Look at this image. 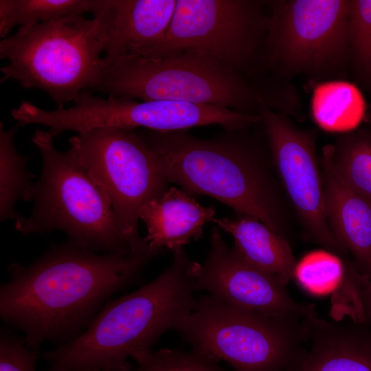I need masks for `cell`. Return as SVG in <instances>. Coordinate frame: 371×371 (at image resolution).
<instances>
[{
    "label": "cell",
    "instance_id": "obj_1",
    "mask_svg": "<svg viewBox=\"0 0 371 371\" xmlns=\"http://www.w3.org/2000/svg\"><path fill=\"white\" fill-rule=\"evenodd\" d=\"M155 256L97 253L68 239L53 244L28 265L8 266L0 317L32 349L40 350L46 341L64 344L80 335L109 297L135 282Z\"/></svg>",
    "mask_w": 371,
    "mask_h": 371
},
{
    "label": "cell",
    "instance_id": "obj_2",
    "mask_svg": "<svg viewBox=\"0 0 371 371\" xmlns=\"http://www.w3.org/2000/svg\"><path fill=\"white\" fill-rule=\"evenodd\" d=\"M245 130L207 139L188 130L138 133L156 153L169 183L192 196L212 197L288 240L287 210L270 153Z\"/></svg>",
    "mask_w": 371,
    "mask_h": 371
},
{
    "label": "cell",
    "instance_id": "obj_3",
    "mask_svg": "<svg viewBox=\"0 0 371 371\" xmlns=\"http://www.w3.org/2000/svg\"><path fill=\"white\" fill-rule=\"evenodd\" d=\"M171 265L138 289L108 300L76 339L44 352L45 371H131L128 359L153 350L194 309L192 266L183 247Z\"/></svg>",
    "mask_w": 371,
    "mask_h": 371
},
{
    "label": "cell",
    "instance_id": "obj_4",
    "mask_svg": "<svg viewBox=\"0 0 371 371\" xmlns=\"http://www.w3.org/2000/svg\"><path fill=\"white\" fill-rule=\"evenodd\" d=\"M54 139L38 128L32 138L43 165L30 194L32 212L14 221L15 229L24 236L61 231L68 240L97 253L140 255L74 150H58Z\"/></svg>",
    "mask_w": 371,
    "mask_h": 371
},
{
    "label": "cell",
    "instance_id": "obj_5",
    "mask_svg": "<svg viewBox=\"0 0 371 371\" xmlns=\"http://www.w3.org/2000/svg\"><path fill=\"white\" fill-rule=\"evenodd\" d=\"M106 35L100 16L64 19L19 27L0 41L1 82L17 81L25 89L49 95L57 109L89 91L104 68Z\"/></svg>",
    "mask_w": 371,
    "mask_h": 371
},
{
    "label": "cell",
    "instance_id": "obj_6",
    "mask_svg": "<svg viewBox=\"0 0 371 371\" xmlns=\"http://www.w3.org/2000/svg\"><path fill=\"white\" fill-rule=\"evenodd\" d=\"M88 91L142 101L216 105L249 114H258L264 101L238 71L199 50L153 58L122 56L104 67Z\"/></svg>",
    "mask_w": 371,
    "mask_h": 371
},
{
    "label": "cell",
    "instance_id": "obj_7",
    "mask_svg": "<svg viewBox=\"0 0 371 371\" xmlns=\"http://www.w3.org/2000/svg\"><path fill=\"white\" fill-rule=\"evenodd\" d=\"M177 331L192 349L234 371H287L307 352V319L269 317L209 294L196 300Z\"/></svg>",
    "mask_w": 371,
    "mask_h": 371
},
{
    "label": "cell",
    "instance_id": "obj_8",
    "mask_svg": "<svg viewBox=\"0 0 371 371\" xmlns=\"http://www.w3.org/2000/svg\"><path fill=\"white\" fill-rule=\"evenodd\" d=\"M69 143L111 204L135 251L152 252L138 223L143 206L168 188L156 153L138 132L116 127L79 132Z\"/></svg>",
    "mask_w": 371,
    "mask_h": 371
},
{
    "label": "cell",
    "instance_id": "obj_9",
    "mask_svg": "<svg viewBox=\"0 0 371 371\" xmlns=\"http://www.w3.org/2000/svg\"><path fill=\"white\" fill-rule=\"evenodd\" d=\"M350 0L272 3L265 38L269 63L289 76H341L348 58Z\"/></svg>",
    "mask_w": 371,
    "mask_h": 371
},
{
    "label": "cell",
    "instance_id": "obj_10",
    "mask_svg": "<svg viewBox=\"0 0 371 371\" xmlns=\"http://www.w3.org/2000/svg\"><path fill=\"white\" fill-rule=\"evenodd\" d=\"M252 0H177L169 28L157 45L137 56L199 50L239 72L265 41L268 16Z\"/></svg>",
    "mask_w": 371,
    "mask_h": 371
},
{
    "label": "cell",
    "instance_id": "obj_11",
    "mask_svg": "<svg viewBox=\"0 0 371 371\" xmlns=\"http://www.w3.org/2000/svg\"><path fill=\"white\" fill-rule=\"evenodd\" d=\"M60 121L65 131L77 133L99 127L129 131L141 127L172 132L210 124L233 131L259 124L261 118L258 114L243 113L221 106L172 100L137 102L113 96L104 98L84 91L74 106L62 111Z\"/></svg>",
    "mask_w": 371,
    "mask_h": 371
},
{
    "label": "cell",
    "instance_id": "obj_12",
    "mask_svg": "<svg viewBox=\"0 0 371 371\" xmlns=\"http://www.w3.org/2000/svg\"><path fill=\"white\" fill-rule=\"evenodd\" d=\"M261 118L272 164L306 236L341 256L347 251L328 224L324 205V182L311 133L295 126L282 113L262 102Z\"/></svg>",
    "mask_w": 371,
    "mask_h": 371
},
{
    "label": "cell",
    "instance_id": "obj_13",
    "mask_svg": "<svg viewBox=\"0 0 371 371\" xmlns=\"http://www.w3.org/2000/svg\"><path fill=\"white\" fill-rule=\"evenodd\" d=\"M192 276L194 291H205L238 308L278 318L317 316L313 304L293 300L276 277L249 262L234 246L228 247L216 227L211 232L206 260L193 262Z\"/></svg>",
    "mask_w": 371,
    "mask_h": 371
},
{
    "label": "cell",
    "instance_id": "obj_14",
    "mask_svg": "<svg viewBox=\"0 0 371 371\" xmlns=\"http://www.w3.org/2000/svg\"><path fill=\"white\" fill-rule=\"evenodd\" d=\"M177 0H105L98 14L106 43L104 66L159 44L171 23Z\"/></svg>",
    "mask_w": 371,
    "mask_h": 371
},
{
    "label": "cell",
    "instance_id": "obj_15",
    "mask_svg": "<svg viewBox=\"0 0 371 371\" xmlns=\"http://www.w3.org/2000/svg\"><path fill=\"white\" fill-rule=\"evenodd\" d=\"M319 165L330 227L338 242L351 253L358 269L371 280V201L341 178L329 145L323 148Z\"/></svg>",
    "mask_w": 371,
    "mask_h": 371
},
{
    "label": "cell",
    "instance_id": "obj_16",
    "mask_svg": "<svg viewBox=\"0 0 371 371\" xmlns=\"http://www.w3.org/2000/svg\"><path fill=\"white\" fill-rule=\"evenodd\" d=\"M305 357L287 371H371V326L352 321L328 322L317 316L307 319Z\"/></svg>",
    "mask_w": 371,
    "mask_h": 371
},
{
    "label": "cell",
    "instance_id": "obj_17",
    "mask_svg": "<svg viewBox=\"0 0 371 371\" xmlns=\"http://www.w3.org/2000/svg\"><path fill=\"white\" fill-rule=\"evenodd\" d=\"M215 214L213 205L203 206L185 190L171 187L144 205L139 217L146 228L144 238L148 249L159 255L199 239L204 225L214 221Z\"/></svg>",
    "mask_w": 371,
    "mask_h": 371
},
{
    "label": "cell",
    "instance_id": "obj_18",
    "mask_svg": "<svg viewBox=\"0 0 371 371\" xmlns=\"http://www.w3.org/2000/svg\"><path fill=\"white\" fill-rule=\"evenodd\" d=\"M213 222L233 237L234 246L249 262L276 277L285 286L293 278L297 261L287 239L248 216L214 218Z\"/></svg>",
    "mask_w": 371,
    "mask_h": 371
},
{
    "label": "cell",
    "instance_id": "obj_19",
    "mask_svg": "<svg viewBox=\"0 0 371 371\" xmlns=\"http://www.w3.org/2000/svg\"><path fill=\"white\" fill-rule=\"evenodd\" d=\"M311 110L315 122L323 130L345 133L360 124L365 112V103L355 85L333 80L316 87Z\"/></svg>",
    "mask_w": 371,
    "mask_h": 371
},
{
    "label": "cell",
    "instance_id": "obj_20",
    "mask_svg": "<svg viewBox=\"0 0 371 371\" xmlns=\"http://www.w3.org/2000/svg\"><path fill=\"white\" fill-rule=\"evenodd\" d=\"M105 0H0V37L16 25L25 26L94 14Z\"/></svg>",
    "mask_w": 371,
    "mask_h": 371
},
{
    "label": "cell",
    "instance_id": "obj_21",
    "mask_svg": "<svg viewBox=\"0 0 371 371\" xmlns=\"http://www.w3.org/2000/svg\"><path fill=\"white\" fill-rule=\"evenodd\" d=\"M17 124L5 129L0 124V219L16 220L21 214L15 210L19 200L30 201L35 175L27 170L30 157L21 155L14 144Z\"/></svg>",
    "mask_w": 371,
    "mask_h": 371
},
{
    "label": "cell",
    "instance_id": "obj_22",
    "mask_svg": "<svg viewBox=\"0 0 371 371\" xmlns=\"http://www.w3.org/2000/svg\"><path fill=\"white\" fill-rule=\"evenodd\" d=\"M329 146L333 164L343 181L371 201V135H343Z\"/></svg>",
    "mask_w": 371,
    "mask_h": 371
},
{
    "label": "cell",
    "instance_id": "obj_23",
    "mask_svg": "<svg viewBox=\"0 0 371 371\" xmlns=\"http://www.w3.org/2000/svg\"><path fill=\"white\" fill-rule=\"evenodd\" d=\"M347 35L355 69L371 80V0H350Z\"/></svg>",
    "mask_w": 371,
    "mask_h": 371
},
{
    "label": "cell",
    "instance_id": "obj_24",
    "mask_svg": "<svg viewBox=\"0 0 371 371\" xmlns=\"http://www.w3.org/2000/svg\"><path fill=\"white\" fill-rule=\"evenodd\" d=\"M133 359L137 368L131 371H227L216 360L194 349L150 350Z\"/></svg>",
    "mask_w": 371,
    "mask_h": 371
},
{
    "label": "cell",
    "instance_id": "obj_25",
    "mask_svg": "<svg viewBox=\"0 0 371 371\" xmlns=\"http://www.w3.org/2000/svg\"><path fill=\"white\" fill-rule=\"evenodd\" d=\"M39 351L28 347L23 335L1 328L0 371H36Z\"/></svg>",
    "mask_w": 371,
    "mask_h": 371
},
{
    "label": "cell",
    "instance_id": "obj_26",
    "mask_svg": "<svg viewBox=\"0 0 371 371\" xmlns=\"http://www.w3.org/2000/svg\"><path fill=\"white\" fill-rule=\"evenodd\" d=\"M363 304L365 323L371 326V280L363 291Z\"/></svg>",
    "mask_w": 371,
    "mask_h": 371
},
{
    "label": "cell",
    "instance_id": "obj_27",
    "mask_svg": "<svg viewBox=\"0 0 371 371\" xmlns=\"http://www.w3.org/2000/svg\"><path fill=\"white\" fill-rule=\"evenodd\" d=\"M91 371H113V370H91Z\"/></svg>",
    "mask_w": 371,
    "mask_h": 371
}]
</instances>
